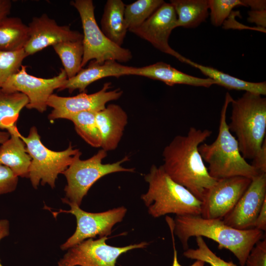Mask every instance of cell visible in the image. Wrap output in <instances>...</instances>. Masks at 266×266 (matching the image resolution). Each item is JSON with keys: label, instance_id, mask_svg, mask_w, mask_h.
<instances>
[{"label": "cell", "instance_id": "9", "mask_svg": "<svg viewBox=\"0 0 266 266\" xmlns=\"http://www.w3.org/2000/svg\"><path fill=\"white\" fill-rule=\"evenodd\" d=\"M67 204L70 207L69 210L60 209L58 212H53L55 215L61 212L70 213L76 218L75 231L61 245L63 250H68L86 239L98 235L102 237L110 235L113 227L123 220L127 211V208L122 206L103 212L92 213L81 209L76 204Z\"/></svg>", "mask_w": 266, "mask_h": 266}, {"label": "cell", "instance_id": "42", "mask_svg": "<svg viewBox=\"0 0 266 266\" xmlns=\"http://www.w3.org/2000/svg\"><path fill=\"white\" fill-rule=\"evenodd\" d=\"M61 266V265H60L58 264V266Z\"/></svg>", "mask_w": 266, "mask_h": 266}, {"label": "cell", "instance_id": "26", "mask_svg": "<svg viewBox=\"0 0 266 266\" xmlns=\"http://www.w3.org/2000/svg\"><path fill=\"white\" fill-rule=\"evenodd\" d=\"M52 47L62 61L67 79L74 77L82 68L84 53L82 39L64 41Z\"/></svg>", "mask_w": 266, "mask_h": 266}, {"label": "cell", "instance_id": "24", "mask_svg": "<svg viewBox=\"0 0 266 266\" xmlns=\"http://www.w3.org/2000/svg\"><path fill=\"white\" fill-rule=\"evenodd\" d=\"M169 3L177 15L176 28H196L209 15L208 0H171Z\"/></svg>", "mask_w": 266, "mask_h": 266}, {"label": "cell", "instance_id": "40", "mask_svg": "<svg viewBox=\"0 0 266 266\" xmlns=\"http://www.w3.org/2000/svg\"><path fill=\"white\" fill-rule=\"evenodd\" d=\"M9 234V223L7 220H0V241ZM0 266H3L0 261Z\"/></svg>", "mask_w": 266, "mask_h": 266}, {"label": "cell", "instance_id": "12", "mask_svg": "<svg viewBox=\"0 0 266 266\" xmlns=\"http://www.w3.org/2000/svg\"><path fill=\"white\" fill-rule=\"evenodd\" d=\"M111 83L106 82L99 91L90 94L85 92L73 97H62L53 94L47 101V106L53 108L48 115L50 121L67 118L70 115L87 111L99 112L108 102L119 99L123 94L120 88L108 90Z\"/></svg>", "mask_w": 266, "mask_h": 266}, {"label": "cell", "instance_id": "39", "mask_svg": "<svg viewBox=\"0 0 266 266\" xmlns=\"http://www.w3.org/2000/svg\"><path fill=\"white\" fill-rule=\"evenodd\" d=\"M12 7V1L10 0H0V21L8 16Z\"/></svg>", "mask_w": 266, "mask_h": 266}, {"label": "cell", "instance_id": "35", "mask_svg": "<svg viewBox=\"0 0 266 266\" xmlns=\"http://www.w3.org/2000/svg\"><path fill=\"white\" fill-rule=\"evenodd\" d=\"M251 165L260 173H266V140L260 151L253 159Z\"/></svg>", "mask_w": 266, "mask_h": 266}, {"label": "cell", "instance_id": "19", "mask_svg": "<svg viewBox=\"0 0 266 266\" xmlns=\"http://www.w3.org/2000/svg\"><path fill=\"white\" fill-rule=\"evenodd\" d=\"M131 75L159 80L170 86L183 84L208 88L216 85V82L209 78H200L189 75L163 62L140 67H133Z\"/></svg>", "mask_w": 266, "mask_h": 266}, {"label": "cell", "instance_id": "13", "mask_svg": "<svg viewBox=\"0 0 266 266\" xmlns=\"http://www.w3.org/2000/svg\"><path fill=\"white\" fill-rule=\"evenodd\" d=\"M251 180L243 176L217 180L204 193L201 200V216L223 219L234 207Z\"/></svg>", "mask_w": 266, "mask_h": 266}, {"label": "cell", "instance_id": "36", "mask_svg": "<svg viewBox=\"0 0 266 266\" xmlns=\"http://www.w3.org/2000/svg\"><path fill=\"white\" fill-rule=\"evenodd\" d=\"M254 228L263 232L266 230V200L260 209L254 224Z\"/></svg>", "mask_w": 266, "mask_h": 266}, {"label": "cell", "instance_id": "10", "mask_svg": "<svg viewBox=\"0 0 266 266\" xmlns=\"http://www.w3.org/2000/svg\"><path fill=\"white\" fill-rule=\"evenodd\" d=\"M107 237L86 239L69 248L58 264L63 266H116L117 259L129 251L145 248L141 242L123 247L108 245Z\"/></svg>", "mask_w": 266, "mask_h": 266}, {"label": "cell", "instance_id": "17", "mask_svg": "<svg viewBox=\"0 0 266 266\" xmlns=\"http://www.w3.org/2000/svg\"><path fill=\"white\" fill-rule=\"evenodd\" d=\"M132 68L133 66H124L114 61L100 64L92 60L87 67L82 68L74 77L67 79L59 91L67 89L71 93L78 90L80 93L85 92L89 85L100 79L131 75Z\"/></svg>", "mask_w": 266, "mask_h": 266}, {"label": "cell", "instance_id": "6", "mask_svg": "<svg viewBox=\"0 0 266 266\" xmlns=\"http://www.w3.org/2000/svg\"><path fill=\"white\" fill-rule=\"evenodd\" d=\"M81 154V152L77 154L62 173L67 181L64 189L65 197L62 199L65 203H73L80 206L91 187L100 178L112 173L134 172V168H127L122 166L129 160L128 156L115 163L103 164V160L107 154L102 149L86 160L80 159Z\"/></svg>", "mask_w": 266, "mask_h": 266}, {"label": "cell", "instance_id": "28", "mask_svg": "<svg viewBox=\"0 0 266 266\" xmlns=\"http://www.w3.org/2000/svg\"><path fill=\"white\" fill-rule=\"evenodd\" d=\"M164 2L163 0H137L125 5L124 19L128 31L138 27Z\"/></svg>", "mask_w": 266, "mask_h": 266}, {"label": "cell", "instance_id": "2", "mask_svg": "<svg viewBox=\"0 0 266 266\" xmlns=\"http://www.w3.org/2000/svg\"><path fill=\"white\" fill-rule=\"evenodd\" d=\"M166 221L184 249L189 248L191 237H205L216 242L219 249L231 251L241 266H245L251 249L264 237V232L256 228L238 230L226 225L222 219L204 218L200 215L176 216L174 220L168 217Z\"/></svg>", "mask_w": 266, "mask_h": 266}, {"label": "cell", "instance_id": "20", "mask_svg": "<svg viewBox=\"0 0 266 266\" xmlns=\"http://www.w3.org/2000/svg\"><path fill=\"white\" fill-rule=\"evenodd\" d=\"M9 134V138L0 146V164L10 168L18 177L28 178L32 158L18 129Z\"/></svg>", "mask_w": 266, "mask_h": 266}, {"label": "cell", "instance_id": "41", "mask_svg": "<svg viewBox=\"0 0 266 266\" xmlns=\"http://www.w3.org/2000/svg\"><path fill=\"white\" fill-rule=\"evenodd\" d=\"M10 137V134L8 132H2L0 131V144H1Z\"/></svg>", "mask_w": 266, "mask_h": 266}, {"label": "cell", "instance_id": "34", "mask_svg": "<svg viewBox=\"0 0 266 266\" xmlns=\"http://www.w3.org/2000/svg\"><path fill=\"white\" fill-rule=\"evenodd\" d=\"M248 15V22L255 24L260 29L266 30V10H250Z\"/></svg>", "mask_w": 266, "mask_h": 266}, {"label": "cell", "instance_id": "33", "mask_svg": "<svg viewBox=\"0 0 266 266\" xmlns=\"http://www.w3.org/2000/svg\"><path fill=\"white\" fill-rule=\"evenodd\" d=\"M246 266H266V239L259 241L248 256Z\"/></svg>", "mask_w": 266, "mask_h": 266}, {"label": "cell", "instance_id": "4", "mask_svg": "<svg viewBox=\"0 0 266 266\" xmlns=\"http://www.w3.org/2000/svg\"><path fill=\"white\" fill-rule=\"evenodd\" d=\"M144 177L148 188L141 199L152 217L159 218L168 214L200 215L201 201L173 181L161 166L152 165Z\"/></svg>", "mask_w": 266, "mask_h": 266}, {"label": "cell", "instance_id": "8", "mask_svg": "<svg viewBox=\"0 0 266 266\" xmlns=\"http://www.w3.org/2000/svg\"><path fill=\"white\" fill-rule=\"evenodd\" d=\"M70 3L79 13L83 31L82 68L92 60L102 64L107 61L126 63L132 59L129 49L116 45L103 33L96 20L92 0H75Z\"/></svg>", "mask_w": 266, "mask_h": 266}, {"label": "cell", "instance_id": "27", "mask_svg": "<svg viewBox=\"0 0 266 266\" xmlns=\"http://www.w3.org/2000/svg\"><path fill=\"white\" fill-rule=\"evenodd\" d=\"M96 112L87 111L69 116L67 120L71 121L77 133L89 145L101 147V138L97 123Z\"/></svg>", "mask_w": 266, "mask_h": 266}, {"label": "cell", "instance_id": "21", "mask_svg": "<svg viewBox=\"0 0 266 266\" xmlns=\"http://www.w3.org/2000/svg\"><path fill=\"white\" fill-rule=\"evenodd\" d=\"M125 4L121 0H107L101 19V30L116 45L121 46L128 29L125 19Z\"/></svg>", "mask_w": 266, "mask_h": 266}, {"label": "cell", "instance_id": "16", "mask_svg": "<svg viewBox=\"0 0 266 266\" xmlns=\"http://www.w3.org/2000/svg\"><path fill=\"white\" fill-rule=\"evenodd\" d=\"M28 26L29 38L24 48L28 56L62 42L83 39V34L69 25H59L46 13L33 17Z\"/></svg>", "mask_w": 266, "mask_h": 266}, {"label": "cell", "instance_id": "18", "mask_svg": "<svg viewBox=\"0 0 266 266\" xmlns=\"http://www.w3.org/2000/svg\"><path fill=\"white\" fill-rule=\"evenodd\" d=\"M96 119L101 135L100 147L107 152L116 149L128 124L127 113L120 105L110 104L97 112Z\"/></svg>", "mask_w": 266, "mask_h": 266}, {"label": "cell", "instance_id": "11", "mask_svg": "<svg viewBox=\"0 0 266 266\" xmlns=\"http://www.w3.org/2000/svg\"><path fill=\"white\" fill-rule=\"evenodd\" d=\"M67 77L63 68L52 78H42L28 74L27 66L22 65L20 69L9 77L1 88L8 92H20L29 100L26 107L35 109L40 113L47 110V101L53 92L62 88Z\"/></svg>", "mask_w": 266, "mask_h": 266}, {"label": "cell", "instance_id": "31", "mask_svg": "<svg viewBox=\"0 0 266 266\" xmlns=\"http://www.w3.org/2000/svg\"><path fill=\"white\" fill-rule=\"evenodd\" d=\"M243 6L242 0H208L210 20L215 27L221 26L236 6Z\"/></svg>", "mask_w": 266, "mask_h": 266}, {"label": "cell", "instance_id": "23", "mask_svg": "<svg viewBox=\"0 0 266 266\" xmlns=\"http://www.w3.org/2000/svg\"><path fill=\"white\" fill-rule=\"evenodd\" d=\"M29 38L28 26L20 18L7 16L0 21V51L24 49Z\"/></svg>", "mask_w": 266, "mask_h": 266}, {"label": "cell", "instance_id": "37", "mask_svg": "<svg viewBox=\"0 0 266 266\" xmlns=\"http://www.w3.org/2000/svg\"><path fill=\"white\" fill-rule=\"evenodd\" d=\"M244 6L250 7L251 10H266L265 0H242Z\"/></svg>", "mask_w": 266, "mask_h": 266}, {"label": "cell", "instance_id": "25", "mask_svg": "<svg viewBox=\"0 0 266 266\" xmlns=\"http://www.w3.org/2000/svg\"><path fill=\"white\" fill-rule=\"evenodd\" d=\"M28 102L25 94L8 92L0 88V130H5L9 133L17 129L20 113Z\"/></svg>", "mask_w": 266, "mask_h": 266}, {"label": "cell", "instance_id": "15", "mask_svg": "<svg viewBox=\"0 0 266 266\" xmlns=\"http://www.w3.org/2000/svg\"><path fill=\"white\" fill-rule=\"evenodd\" d=\"M266 200V173H260L251 182L233 209L223 218L226 225L238 230L254 228Z\"/></svg>", "mask_w": 266, "mask_h": 266}, {"label": "cell", "instance_id": "3", "mask_svg": "<svg viewBox=\"0 0 266 266\" xmlns=\"http://www.w3.org/2000/svg\"><path fill=\"white\" fill-rule=\"evenodd\" d=\"M233 99L229 93H226L217 137L210 144L201 143L199 151L203 161L208 165L209 175L216 180L234 176L252 179L260 172L242 157L237 141L227 122V110Z\"/></svg>", "mask_w": 266, "mask_h": 266}, {"label": "cell", "instance_id": "29", "mask_svg": "<svg viewBox=\"0 0 266 266\" xmlns=\"http://www.w3.org/2000/svg\"><path fill=\"white\" fill-rule=\"evenodd\" d=\"M196 237L197 249L188 248L183 253L184 257L195 260H200L210 266H237L232 261L226 262L217 256L207 246L201 236Z\"/></svg>", "mask_w": 266, "mask_h": 266}, {"label": "cell", "instance_id": "32", "mask_svg": "<svg viewBox=\"0 0 266 266\" xmlns=\"http://www.w3.org/2000/svg\"><path fill=\"white\" fill-rule=\"evenodd\" d=\"M18 177L8 167L0 164V196L15 190Z\"/></svg>", "mask_w": 266, "mask_h": 266}, {"label": "cell", "instance_id": "38", "mask_svg": "<svg viewBox=\"0 0 266 266\" xmlns=\"http://www.w3.org/2000/svg\"><path fill=\"white\" fill-rule=\"evenodd\" d=\"M170 230L171 235H172V242H173V263L172 266H182L181 265L178 261L177 258V252L176 250L175 246V243H174V239L173 236V232L172 230V228L170 225H168ZM205 263L200 260H196L194 263H193L190 266H206Z\"/></svg>", "mask_w": 266, "mask_h": 266}, {"label": "cell", "instance_id": "1", "mask_svg": "<svg viewBox=\"0 0 266 266\" xmlns=\"http://www.w3.org/2000/svg\"><path fill=\"white\" fill-rule=\"evenodd\" d=\"M212 131L191 127L185 135L175 136L163 151L165 172L175 182L201 201L206 191L217 180L209 174L199 151Z\"/></svg>", "mask_w": 266, "mask_h": 266}, {"label": "cell", "instance_id": "7", "mask_svg": "<svg viewBox=\"0 0 266 266\" xmlns=\"http://www.w3.org/2000/svg\"><path fill=\"white\" fill-rule=\"evenodd\" d=\"M28 153L32 158L28 178L32 186L37 189L39 184L55 187L59 174H62L73 162L75 157L81 152L74 148L71 143L63 151H53L42 142L36 127H32L27 136L20 134Z\"/></svg>", "mask_w": 266, "mask_h": 266}, {"label": "cell", "instance_id": "14", "mask_svg": "<svg viewBox=\"0 0 266 266\" xmlns=\"http://www.w3.org/2000/svg\"><path fill=\"white\" fill-rule=\"evenodd\" d=\"M177 15L169 2L165 1L138 27L130 32L150 43L160 51L184 63L186 57L173 49L168 43L169 36L176 28Z\"/></svg>", "mask_w": 266, "mask_h": 266}, {"label": "cell", "instance_id": "5", "mask_svg": "<svg viewBox=\"0 0 266 266\" xmlns=\"http://www.w3.org/2000/svg\"><path fill=\"white\" fill-rule=\"evenodd\" d=\"M232 112L228 124L234 133L245 159H253L266 140V98L249 92L231 101Z\"/></svg>", "mask_w": 266, "mask_h": 266}, {"label": "cell", "instance_id": "22", "mask_svg": "<svg viewBox=\"0 0 266 266\" xmlns=\"http://www.w3.org/2000/svg\"><path fill=\"white\" fill-rule=\"evenodd\" d=\"M184 63L200 70L202 74L214 80L216 85L229 90L243 91L265 96L266 82H252L239 79L213 67L195 63L186 58Z\"/></svg>", "mask_w": 266, "mask_h": 266}, {"label": "cell", "instance_id": "30", "mask_svg": "<svg viewBox=\"0 0 266 266\" xmlns=\"http://www.w3.org/2000/svg\"><path fill=\"white\" fill-rule=\"evenodd\" d=\"M28 56L24 49L14 52L0 51V88L20 69L23 60Z\"/></svg>", "mask_w": 266, "mask_h": 266}]
</instances>
